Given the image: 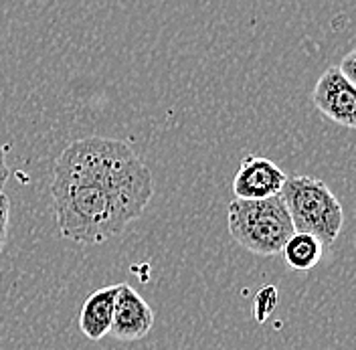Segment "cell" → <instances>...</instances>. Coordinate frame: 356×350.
<instances>
[{
	"label": "cell",
	"mask_w": 356,
	"mask_h": 350,
	"mask_svg": "<svg viewBox=\"0 0 356 350\" xmlns=\"http://www.w3.org/2000/svg\"><path fill=\"white\" fill-rule=\"evenodd\" d=\"M152 195V173L124 140H75L53 166V215L61 237L79 245L120 235L144 215Z\"/></svg>",
	"instance_id": "cell-1"
},
{
	"label": "cell",
	"mask_w": 356,
	"mask_h": 350,
	"mask_svg": "<svg viewBox=\"0 0 356 350\" xmlns=\"http://www.w3.org/2000/svg\"><path fill=\"white\" fill-rule=\"evenodd\" d=\"M227 229L243 249L271 257L296 233L282 195L259 200L235 198L227 207Z\"/></svg>",
	"instance_id": "cell-2"
},
{
	"label": "cell",
	"mask_w": 356,
	"mask_h": 350,
	"mask_svg": "<svg viewBox=\"0 0 356 350\" xmlns=\"http://www.w3.org/2000/svg\"><path fill=\"white\" fill-rule=\"evenodd\" d=\"M280 195L286 202L293 231L310 233L324 247L338 239L344 227V209L324 180L308 175L288 176Z\"/></svg>",
	"instance_id": "cell-3"
},
{
	"label": "cell",
	"mask_w": 356,
	"mask_h": 350,
	"mask_svg": "<svg viewBox=\"0 0 356 350\" xmlns=\"http://www.w3.org/2000/svg\"><path fill=\"white\" fill-rule=\"evenodd\" d=\"M316 110L344 128L356 126V89L338 67H328L312 93Z\"/></svg>",
	"instance_id": "cell-4"
},
{
	"label": "cell",
	"mask_w": 356,
	"mask_h": 350,
	"mask_svg": "<svg viewBox=\"0 0 356 350\" xmlns=\"http://www.w3.org/2000/svg\"><path fill=\"white\" fill-rule=\"evenodd\" d=\"M154 310L128 284H118L110 334L120 342H136L150 334Z\"/></svg>",
	"instance_id": "cell-5"
},
{
	"label": "cell",
	"mask_w": 356,
	"mask_h": 350,
	"mask_svg": "<svg viewBox=\"0 0 356 350\" xmlns=\"http://www.w3.org/2000/svg\"><path fill=\"white\" fill-rule=\"evenodd\" d=\"M286 173L266 156L249 154L239 164V170L233 178L235 198L243 200H259V198L275 197L282 193L286 182Z\"/></svg>",
	"instance_id": "cell-6"
},
{
	"label": "cell",
	"mask_w": 356,
	"mask_h": 350,
	"mask_svg": "<svg viewBox=\"0 0 356 350\" xmlns=\"http://www.w3.org/2000/svg\"><path fill=\"white\" fill-rule=\"evenodd\" d=\"M118 284L95 289L79 310V328L89 340H102L110 334Z\"/></svg>",
	"instance_id": "cell-7"
},
{
	"label": "cell",
	"mask_w": 356,
	"mask_h": 350,
	"mask_svg": "<svg viewBox=\"0 0 356 350\" xmlns=\"http://www.w3.org/2000/svg\"><path fill=\"white\" fill-rule=\"evenodd\" d=\"M324 249L326 247L322 245V241L318 237H314L310 233H298L296 231L286 241V245L282 247V255H284L289 269L310 271L320 263L322 255H324Z\"/></svg>",
	"instance_id": "cell-8"
},
{
	"label": "cell",
	"mask_w": 356,
	"mask_h": 350,
	"mask_svg": "<svg viewBox=\"0 0 356 350\" xmlns=\"http://www.w3.org/2000/svg\"><path fill=\"white\" fill-rule=\"evenodd\" d=\"M277 296H280V292H277V287H273V285H266V287H261V289L255 294L253 316H255L257 322H266L267 318H269V314H271V312L275 310V306H277Z\"/></svg>",
	"instance_id": "cell-9"
},
{
	"label": "cell",
	"mask_w": 356,
	"mask_h": 350,
	"mask_svg": "<svg viewBox=\"0 0 356 350\" xmlns=\"http://www.w3.org/2000/svg\"><path fill=\"white\" fill-rule=\"evenodd\" d=\"M8 227H10V200L4 193H0V255L8 241Z\"/></svg>",
	"instance_id": "cell-10"
},
{
	"label": "cell",
	"mask_w": 356,
	"mask_h": 350,
	"mask_svg": "<svg viewBox=\"0 0 356 350\" xmlns=\"http://www.w3.org/2000/svg\"><path fill=\"white\" fill-rule=\"evenodd\" d=\"M338 69L342 71V75L350 81V83H355L356 79V51H350V53H346L344 55V59L340 61V65Z\"/></svg>",
	"instance_id": "cell-11"
},
{
	"label": "cell",
	"mask_w": 356,
	"mask_h": 350,
	"mask_svg": "<svg viewBox=\"0 0 356 350\" xmlns=\"http://www.w3.org/2000/svg\"><path fill=\"white\" fill-rule=\"evenodd\" d=\"M8 178H10V168L6 164V150L0 144V193H4V186H6Z\"/></svg>",
	"instance_id": "cell-12"
}]
</instances>
